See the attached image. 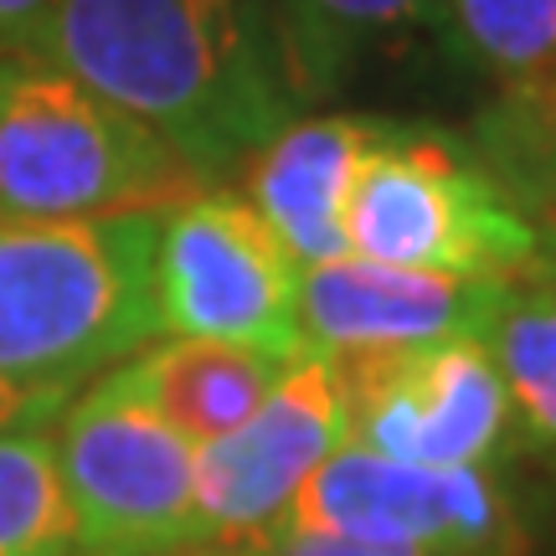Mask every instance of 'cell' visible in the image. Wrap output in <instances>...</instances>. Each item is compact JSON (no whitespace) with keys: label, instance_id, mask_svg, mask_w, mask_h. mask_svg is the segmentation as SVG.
Returning <instances> with one entry per match:
<instances>
[{"label":"cell","instance_id":"cell-8","mask_svg":"<svg viewBox=\"0 0 556 556\" xmlns=\"http://www.w3.org/2000/svg\"><path fill=\"white\" fill-rule=\"evenodd\" d=\"M351 402V443L428 469H500L520 448L516 407L479 336L330 356Z\"/></svg>","mask_w":556,"mask_h":556},{"label":"cell","instance_id":"cell-15","mask_svg":"<svg viewBox=\"0 0 556 556\" xmlns=\"http://www.w3.org/2000/svg\"><path fill=\"white\" fill-rule=\"evenodd\" d=\"M469 144L536 222V232L556 222V67L500 88V99L475 119Z\"/></svg>","mask_w":556,"mask_h":556},{"label":"cell","instance_id":"cell-20","mask_svg":"<svg viewBox=\"0 0 556 556\" xmlns=\"http://www.w3.org/2000/svg\"><path fill=\"white\" fill-rule=\"evenodd\" d=\"M52 5H58V0H0V47H5V41L26 47L31 31L52 16Z\"/></svg>","mask_w":556,"mask_h":556},{"label":"cell","instance_id":"cell-1","mask_svg":"<svg viewBox=\"0 0 556 556\" xmlns=\"http://www.w3.org/2000/svg\"><path fill=\"white\" fill-rule=\"evenodd\" d=\"M26 52L155 129L197 176L263 150L294 109L242 0H58Z\"/></svg>","mask_w":556,"mask_h":556},{"label":"cell","instance_id":"cell-13","mask_svg":"<svg viewBox=\"0 0 556 556\" xmlns=\"http://www.w3.org/2000/svg\"><path fill=\"white\" fill-rule=\"evenodd\" d=\"M438 21L443 0H278V73L289 93H325L366 47Z\"/></svg>","mask_w":556,"mask_h":556},{"label":"cell","instance_id":"cell-9","mask_svg":"<svg viewBox=\"0 0 556 556\" xmlns=\"http://www.w3.org/2000/svg\"><path fill=\"white\" fill-rule=\"evenodd\" d=\"M351 443V402L330 356H294L242 428L197 448L191 541L274 546L304 479Z\"/></svg>","mask_w":556,"mask_h":556},{"label":"cell","instance_id":"cell-4","mask_svg":"<svg viewBox=\"0 0 556 556\" xmlns=\"http://www.w3.org/2000/svg\"><path fill=\"white\" fill-rule=\"evenodd\" d=\"M356 258L516 283L541 268V232L469 139L381 124L345 201Z\"/></svg>","mask_w":556,"mask_h":556},{"label":"cell","instance_id":"cell-17","mask_svg":"<svg viewBox=\"0 0 556 556\" xmlns=\"http://www.w3.org/2000/svg\"><path fill=\"white\" fill-rule=\"evenodd\" d=\"M443 26L500 88L556 67V0H443Z\"/></svg>","mask_w":556,"mask_h":556},{"label":"cell","instance_id":"cell-14","mask_svg":"<svg viewBox=\"0 0 556 556\" xmlns=\"http://www.w3.org/2000/svg\"><path fill=\"white\" fill-rule=\"evenodd\" d=\"M484 345L516 407L520 448L556 464V274L546 263L505 283Z\"/></svg>","mask_w":556,"mask_h":556},{"label":"cell","instance_id":"cell-11","mask_svg":"<svg viewBox=\"0 0 556 556\" xmlns=\"http://www.w3.org/2000/svg\"><path fill=\"white\" fill-rule=\"evenodd\" d=\"M381 124L361 114L283 124L263 150L248 155V201L274 227L299 268L351 258L345 242V201L361 160L371 155Z\"/></svg>","mask_w":556,"mask_h":556},{"label":"cell","instance_id":"cell-2","mask_svg":"<svg viewBox=\"0 0 556 556\" xmlns=\"http://www.w3.org/2000/svg\"><path fill=\"white\" fill-rule=\"evenodd\" d=\"M160 212L0 217V381L78 387L160 336Z\"/></svg>","mask_w":556,"mask_h":556},{"label":"cell","instance_id":"cell-7","mask_svg":"<svg viewBox=\"0 0 556 556\" xmlns=\"http://www.w3.org/2000/svg\"><path fill=\"white\" fill-rule=\"evenodd\" d=\"M58 469L88 556H160L191 541L197 443L99 377L58 417Z\"/></svg>","mask_w":556,"mask_h":556},{"label":"cell","instance_id":"cell-10","mask_svg":"<svg viewBox=\"0 0 556 556\" xmlns=\"http://www.w3.org/2000/svg\"><path fill=\"white\" fill-rule=\"evenodd\" d=\"M505 283L397 268L371 258H336L299 268V340L309 356H361L433 345L490 330Z\"/></svg>","mask_w":556,"mask_h":556},{"label":"cell","instance_id":"cell-21","mask_svg":"<svg viewBox=\"0 0 556 556\" xmlns=\"http://www.w3.org/2000/svg\"><path fill=\"white\" fill-rule=\"evenodd\" d=\"M274 546H222V541H186V546H170L160 556H268ZM73 556H88V552H73Z\"/></svg>","mask_w":556,"mask_h":556},{"label":"cell","instance_id":"cell-3","mask_svg":"<svg viewBox=\"0 0 556 556\" xmlns=\"http://www.w3.org/2000/svg\"><path fill=\"white\" fill-rule=\"evenodd\" d=\"M197 191H206V176H197L155 129L119 114L52 62L0 52L5 217H165Z\"/></svg>","mask_w":556,"mask_h":556},{"label":"cell","instance_id":"cell-16","mask_svg":"<svg viewBox=\"0 0 556 556\" xmlns=\"http://www.w3.org/2000/svg\"><path fill=\"white\" fill-rule=\"evenodd\" d=\"M83 546L58 448L41 428L0 433V556H73Z\"/></svg>","mask_w":556,"mask_h":556},{"label":"cell","instance_id":"cell-5","mask_svg":"<svg viewBox=\"0 0 556 556\" xmlns=\"http://www.w3.org/2000/svg\"><path fill=\"white\" fill-rule=\"evenodd\" d=\"M160 336L222 340L263 356H304L299 263L238 191L206 186L160 217L155 242Z\"/></svg>","mask_w":556,"mask_h":556},{"label":"cell","instance_id":"cell-6","mask_svg":"<svg viewBox=\"0 0 556 556\" xmlns=\"http://www.w3.org/2000/svg\"><path fill=\"white\" fill-rule=\"evenodd\" d=\"M356 536L381 546H417L433 556H526L531 526L500 469H428L381 458L361 443L304 479L283 516V536Z\"/></svg>","mask_w":556,"mask_h":556},{"label":"cell","instance_id":"cell-12","mask_svg":"<svg viewBox=\"0 0 556 556\" xmlns=\"http://www.w3.org/2000/svg\"><path fill=\"white\" fill-rule=\"evenodd\" d=\"M289 361L248 351V345H222V340H165L150 351H135L103 377L119 387L124 397L165 417L180 438H191L197 448L227 438L263 407L283 377Z\"/></svg>","mask_w":556,"mask_h":556},{"label":"cell","instance_id":"cell-22","mask_svg":"<svg viewBox=\"0 0 556 556\" xmlns=\"http://www.w3.org/2000/svg\"><path fill=\"white\" fill-rule=\"evenodd\" d=\"M541 263L556 274V222H546V227H541Z\"/></svg>","mask_w":556,"mask_h":556},{"label":"cell","instance_id":"cell-18","mask_svg":"<svg viewBox=\"0 0 556 556\" xmlns=\"http://www.w3.org/2000/svg\"><path fill=\"white\" fill-rule=\"evenodd\" d=\"M67 402H73L67 387H21V381H0V433L41 428V422L62 417Z\"/></svg>","mask_w":556,"mask_h":556},{"label":"cell","instance_id":"cell-19","mask_svg":"<svg viewBox=\"0 0 556 556\" xmlns=\"http://www.w3.org/2000/svg\"><path fill=\"white\" fill-rule=\"evenodd\" d=\"M268 556H433V552H417V546H381V541H356V536H309V531H294V536H278Z\"/></svg>","mask_w":556,"mask_h":556}]
</instances>
